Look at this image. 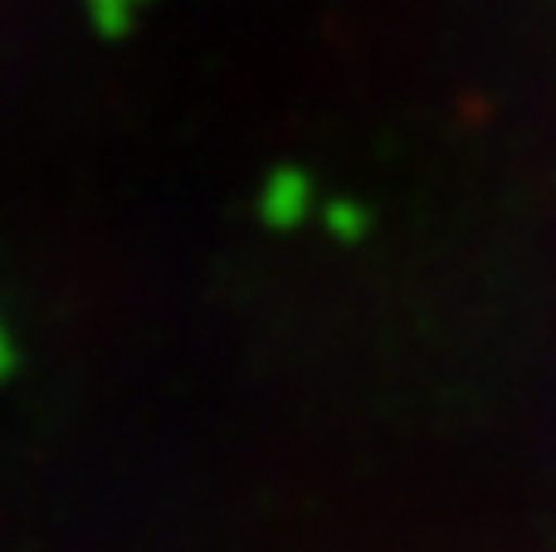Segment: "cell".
Returning <instances> with one entry per match:
<instances>
[{"label": "cell", "instance_id": "1", "mask_svg": "<svg viewBox=\"0 0 556 552\" xmlns=\"http://www.w3.org/2000/svg\"><path fill=\"white\" fill-rule=\"evenodd\" d=\"M88 5H93V15H98V25L103 29H123L127 15H132L142 0H88Z\"/></svg>", "mask_w": 556, "mask_h": 552}]
</instances>
